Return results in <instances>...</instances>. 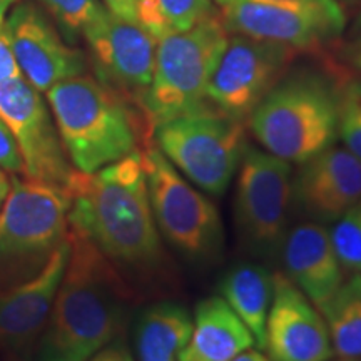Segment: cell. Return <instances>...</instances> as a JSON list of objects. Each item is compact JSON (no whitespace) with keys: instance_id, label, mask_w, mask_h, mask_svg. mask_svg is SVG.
I'll return each instance as SVG.
<instances>
[{"instance_id":"1","label":"cell","mask_w":361,"mask_h":361,"mask_svg":"<svg viewBox=\"0 0 361 361\" xmlns=\"http://www.w3.org/2000/svg\"><path fill=\"white\" fill-rule=\"evenodd\" d=\"M142 149L92 174L74 169L66 189L71 228L84 233L111 263L151 269L162 263L164 252Z\"/></svg>"},{"instance_id":"2","label":"cell","mask_w":361,"mask_h":361,"mask_svg":"<svg viewBox=\"0 0 361 361\" xmlns=\"http://www.w3.org/2000/svg\"><path fill=\"white\" fill-rule=\"evenodd\" d=\"M71 252L35 361H87L111 345L124 318L126 296L111 261L69 226Z\"/></svg>"},{"instance_id":"3","label":"cell","mask_w":361,"mask_h":361,"mask_svg":"<svg viewBox=\"0 0 361 361\" xmlns=\"http://www.w3.org/2000/svg\"><path fill=\"white\" fill-rule=\"evenodd\" d=\"M72 168L92 174L149 144L151 129L133 101L94 75L62 80L45 92Z\"/></svg>"},{"instance_id":"4","label":"cell","mask_w":361,"mask_h":361,"mask_svg":"<svg viewBox=\"0 0 361 361\" xmlns=\"http://www.w3.org/2000/svg\"><path fill=\"white\" fill-rule=\"evenodd\" d=\"M247 124L266 152L290 164L308 161L338 139V78L313 71L286 74Z\"/></svg>"},{"instance_id":"5","label":"cell","mask_w":361,"mask_h":361,"mask_svg":"<svg viewBox=\"0 0 361 361\" xmlns=\"http://www.w3.org/2000/svg\"><path fill=\"white\" fill-rule=\"evenodd\" d=\"M218 11L186 32L157 39L151 84L139 101L149 129L204 107L206 90L228 44Z\"/></svg>"},{"instance_id":"6","label":"cell","mask_w":361,"mask_h":361,"mask_svg":"<svg viewBox=\"0 0 361 361\" xmlns=\"http://www.w3.org/2000/svg\"><path fill=\"white\" fill-rule=\"evenodd\" d=\"M13 178L0 211V276L25 279L42 268L69 233L66 188Z\"/></svg>"},{"instance_id":"7","label":"cell","mask_w":361,"mask_h":361,"mask_svg":"<svg viewBox=\"0 0 361 361\" xmlns=\"http://www.w3.org/2000/svg\"><path fill=\"white\" fill-rule=\"evenodd\" d=\"M154 146L171 164L211 196H223L246 146L245 123L206 104L152 129Z\"/></svg>"},{"instance_id":"8","label":"cell","mask_w":361,"mask_h":361,"mask_svg":"<svg viewBox=\"0 0 361 361\" xmlns=\"http://www.w3.org/2000/svg\"><path fill=\"white\" fill-rule=\"evenodd\" d=\"M149 200L159 234L180 255L207 263L223 250V224L216 206L149 142L142 149Z\"/></svg>"},{"instance_id":"9","label":"cell","mask_w":361,"mask_h":361,"mask_svg":"<svg viewBox=\"0 0 361 361\" xmlns=\"http://www.w3.org/2000/svg\"><path fill=\"white\" fill-rule=\"evenodd\" d=\"M288 161L246 144L238 166L234 221L243 246L255 256L278 258L293 201Z\"/></svg>"},{"instance_id":"10","label":"cell","mask_w":361,"mask_h":361,"mask_svg":"<svg viewBox=\"0 0 361 361\" xmlns=\"http://www.w3.org/2000/svg\"><path fill=\"white\" fill-rule=\"evenodd\" d=\"M296 54L290 45L229 34L207 84V104L233 119L247 123L258 104L286 75Z\"/></svg>"},{"instance_id":"11","label":"cell","mask_w":361,"mask_h":361,"mask_svg":"<svg viewBox=\"0 0 361 361\" xmlns=\"http://www.w3.org/2000/svg\"><path fill=\"white\" fill-rule=\"evenodd\" d=\"M228 34L290 45L295 51H319L345 30V12L290 0H213Z\"/></svg>"},{"instance_id":"12","label":"cell","mask_w":361,"mask_h":361,"mask_svg":"<svg viewBox=\"0 0 361 361\" xmlns=\"http://www.w3.org/2000/svg\"><path fill=\"white\" fill-rule=\"evenodd\" d=\"M0 117L12 130L24 174L66 188L74 168L67 159L52 111L24 78L0 82Z\"/></svg>"},{"instance_id":"13","label":"cell","mask_w":361,"mask_h":361,"mask_svg":"<svg viewBox=\"0 0 361 361\" xmlns=\"http://www.w3.org/2000/svg\"><path fill=\"white\" fill-rule=\"evenodd\" d=\"M2 34L11 45L24 79L39 92L62 80L87 74V59L67 44L51 17L34 2H19L8 11Z\"/></svg>"},{"instance_id":"14","label":"cell","mask_w":361,"mask_h":361,"mask_svg":"<svg viewBox=\"0 0 361 361\" xmlns=\"http://www.w3.org/2000/svg\"><path fill=\"white\" fill-rule=\"evenodd\" d=\"M96 78L139 107L151 84L157 40L139 22H129L109 8L92 20L82 35Z\"/></svg>"},{"instance_id":"15","label":"cell","mask_w":361,"mask_h":361,"mask_svg":"<svg viewBox=\"0 0 361 361\" xmlns=\"http://www.w3.org/2000/svg\"><path fill=\"white\" fill-rule=\"evenodd\" d=\"M69 252L67 234L37 273L0 291V345L11 353L25 356L39 343L64 276Z\"/></svg>"},{"instance_id":"16","label":"cell","mask_w":361,"mask_h":361,"mask_svg":"<svg viewBox=\"0 0 361 361\" xmlns=\"http://www.w3.org/2000/svg\"><path fill=\"white\" fill-rule=\"evenodd\" d=\"M264 348L271 361H328L335 355L322 311L283 273H274Z\"/></svg>"},{"instance_id":"17","label":"cell","mask_w":361,"mask_h":361,"mask_svg":"<svg viewBox=\"0 0 361 361\" xmlns=\"http://www.w3.org/2000/svg\"><path fill=\"white\" fill-rule=\"evenodd\" d=\"M293 201L313 223H335L361 200V159L345 146H331L298 164Z\"/></svg>"},{"instance_id":"18","label":"cell","mask_w":361,"mask_h":361,"mask_svg":"<svg viewBox=\"0 0 361 361\" xmlns=\"http://www.w3.org/2000/svg\"><path fill=\"white\" fill-rule=\"evenodd\" d=\"M286 278L316 308H322L345 281L343 266L323 224L301 223L284 238L281 252Z\"/></svg>"},{"instance_id":"19","label":"cell","mask_w":361,"mask_h":361,"mask_svg":"<svg viewBox=\"0 0 361 361\" xmlns=\"http://www.w3.org/2000/svg\"><path fill=\"white\" fill-rule=\"evenodd\" d=\"M255 345L251 331L221 296H209L194 310L192 333L178 361H229Z\"/></svg>"},{"instance_id":"20","label":"cell","mask_w":361,"mask_h":361,"mask_svg":"<svg viewBox=\"0 0 361 361\" xmlns=\"http://www.w3.org/2000/svg\"><path fill=\"white\" fill-rule=\"evenodd\" d=\"M274 274L256 263H239L219 283L221 298L251 331L255 343L264 350L266 322L273 301Z\"/></svg>"},{"instance_id":"21","label":"cell","mask_w":361,"mask_h":361,"mask_svg":"<svg viewBox=\"0 0 361 361\" xmlns=\"http://www.w3.org/2000/svg\"><path fill=\"white\" fill-rule=\"evenodd\" d=\"M192 333L189 311L162 301L146 308L135 323L134 345L139 361H178Z\"/></svg>"},{"instance_id":"22","label":"cell","mask_w":361,"mask_h":361,"mask_svg":"<svg viewBox=\"0 0 361 361\" xmlns=\"http://www.w3.org/2000/svg\"><path fill=\"white\" fill-rule=\"evenodd\" d=\"M335 355L341 360H361V274L343 281L322 308Z\"/></svg>"},{"instance_id":"23","label":"cell","mask_w":361,"mask_h":361,"mask_svg":"<svg viewBox=\"0 0 361 361\" xmlns=\"http://www.w3.org/2000/svg\"><path fill=\"white\" fill-rule=\"evenodd\" d=\"M214 12L213 0H137V22L156 40L186 32Z\"/></svg>"},{"instance_id":"24","label":"cell","mask_w":361,"mask_h":361,"mask_svg":"<svg viewBox=\"0 0 361 361\" xmlns=\"http://www.w3.org/2000/svg\"><path fill=\"white\" fill-rule=\"evenodd\" d=\"M51 17L67 44L75 45L104 11L102 0H32Z\"/></svg>"},{"instance_id":"25","label":"cell","mask_w":361,"mask_h":361,"mask_svg":"<svg viewBox=\"0 0 361 361\" xmlns=\"http://www.w3.org/2000/svg\"><path fill=\"white\" fill-rule=\"evenodd\" d=\"M338 139L361 159V78H338Z\"/></svg>"},{"instance_id":"26","label":"cell","mask_w":361,"mask_h":361,"mask_svg":"<svg viewBox=\"0 0 361 361\" xmlns=\"http://www.w3.org/2000/svg\"><path fill=\"white\" fill-rule=\"evenodd\" d=\"M329 238L343 269L361 274V200L335 221Z\"/></svg>"},{"instance_id":"27","label":"cell","mask_w":361,"mask_h":361,"mask_svg":"<svg viewBox=\"0 0 361 361\" xmlns=\"http://www.w3.org/2000/svg\"><path fill=\"white\" fill-rule=\"evenodd\" d=\"M0 169L12 174L24 173V161L12 130L0 117Z\"/></svg>"},{"instance_id":"28","label":"cell","mask_w":361,"mask_h":361,"mask_svg":"<svg viewBox=\"0 0 361 361\" xmlns=\"http://www.w3.org/2000/svg\"><path fill=\"white\" fill-rule=\"evenodd\" d=\"M17 78H24V75H22L19 66H17V61L13 57L12 49L7 42L6 35L0 30V82Z\"/></svg>"},{"instance_id":"29","label":"cell","mask_w":361,"mask_h":361,"mask_svg":"<svg viewBox=\"0 0 361 361\" xmlns=\"http://www.w3.org/2000/svg\"><path fill=\"white\" fill-rule=\"evenodd\" d=\"M114 16L129 22H137V0H102Z\"/></svg>"},{"instance_id":"30","label":"cell","mask_w":361,"mask_h":361,"mask_svg":"<svg viewBox=\"0 0 361 361\" xmlns=\"http://www.w3.org/2000/svg\"><path fill=\"white\" fill-rule=\"evenodd\" d=\"M341 61L361 78V40H348L340 51Z\"/></svg>"},{"instance_id":"31","label":"cell","mask_w":361,"mask_h":361,"mask_svg":"<svg viewBox=\"0 0 361 361\" xmlns=\"http://www.w3.org/2000/svg\"><path fill=\"white\" fill-rule=\"evenodd\" d=\"M87 361H134L133 356H130L129 350L126 348L121 343H116V345H107L106 348L97 351L92 358Z\"/></svg>"},{"instance_id":"32","label":"cell","mask_w":361,"mask_h":361,"mask_svg":"<svg viewBox=\"0 0 361 361\" xmlns=\"http://www.w3.org/2000/svg\"><path fill=\"white\" fill-rule=\"evenodd\" d=\"M290 2H298V4H306V6L319 7L323 11L328 12H343L341 4H338L336 0H290Z\"/></svg>"},{"instance_id":"33","label":"cell","mask_w":361,"mask_h":361,"mask_svg":"<svg viewBox=\"0 0 361 361\" xmlns=\"http://www.w3.org/2000/svg\"><path fill=\"white\" fill-rule=\"evenodd\" d=\"M229 361H271L268 356H264L261 351H256V350H246L243 351V353H239L238 356H234L233 360Z\"/></svg>"},{"instance_id":"34","label":"cell","mask_w":361,"mask_h":361,"mask_svg":"<svg viewBox=\"0 0 361 361\" xmlns=\"http://www.w3.org/2000/svg\"><path fill=\"white\" fill-rule=\"evenodd\" d=\"M8 191H11V180H8L7 174L0 169V209H2L4 201H6Z\"/></svg>"},{"instance_id":"35","label":"cell","mask_w":361,"mask_h":361,"mask_svg":"<svg viewBox=\"0 0 361 361\" xmlns=\"http://www.w3.org/2000/svg\"><path fill=\"white\" fill-rule=\"evenodd\" d=\"M16 2L17 0H0V30H2L4 20H6L8 11L16 6Z\"/></svg>"},{"instance_id":"36","label":"cell","mask_w":361,"mask_h":361,"mask_svg":"<svg viewBox=\"0 0 361 361\" xmlns=\"http://www.w3.org/2000/svg\"><path fill=\"white\" fill-rule=\"evenodd\" d=\"M350 40H361V13L356 17V20L353 22V27H351Z\"/></svg>"},{"instance_id":"37","label":"cell","mask_w":361,"mask_h":361,"mask_svg":"<svg viewBox=\"0 0 361 361\" xmlns=\"http://www.w3.org/2000/svg\"><path fill=\"white\" fill-rule=\"evenodd\" d=\"M338 4H348V6H353V4H358L361 0H336Z\"/></svg>"},{"instance_id":"38","label":"cell","mask_w":361,"mask_h":361,"mask_svg":"<svg viewBox=\"0 0 361 361\" xmlns=\"http://www.w3.org/2000/svg\"><path fill=\"white\" fill-rule=\"evenodd\" d=\"M341 361H361V360H341Z\"/></svg>"}]
</instances>
